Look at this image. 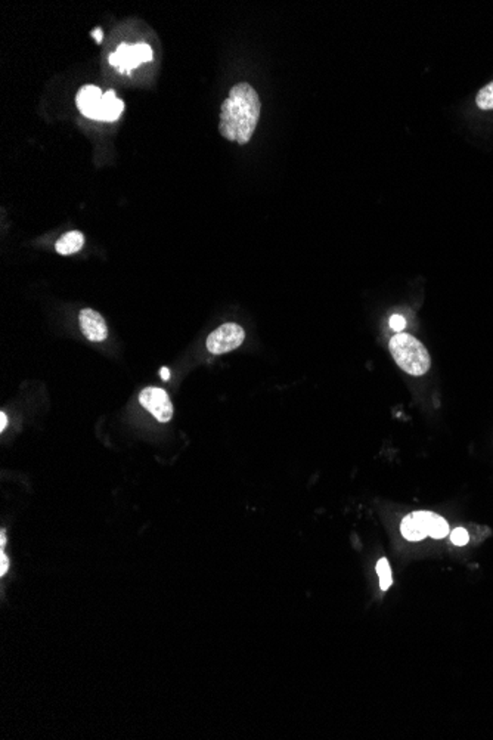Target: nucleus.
Returning <instances> with one entry per match:
<instances>
[{"instance_id":"obj_11","label":"nucleus","mask_w":493,"mask_h":740,"mask_svg":"<svg viewBox=\"0 0 493 740\" xmlns=\"http://www.w3.org/2000/svg\"><path fill=\"white\" fill-rule=\"evenodd\" d=\"M377 573H378V578H380V588L383 591H387L393 584L392 569H390V565H388L387 559H380L378 560V563H377Z\"/></svg>"},{"instance_id":"obj_2","label":"nucleus","mask_w":493,"mask_h":740,"mask_svg":"<svg viewBox=\"0 0 493 740\" xmlns=\"http://www.w3.org/2000/svg\"><path fill=\"white\" fill-rule=\"evenodd\" d=\"M388 349L399 368L410 376H424L431 366L427 347L414 336L398 333L390 340Z\"/></svg>"},{"instance_id":"obj_19","label":"nucleus","mask_w":493,"mask_h":740,"mask_svg":"<svg viewBox=\"0 0 493 740\" xmlns=\"http://www.w3.org/2000/svg\"><path fill=\"white\" fill-rule=\"evenodd\" d=\"M92 36L96 38V42L100 43L102 42V37H104V33H102L100 29H96L95 31H92Z\"/></svg>"},{"instance_id":"obj_4","label":"nucleus","mask_w":493,"mask_h":740,"mask_svg":"<svg viewBox=\"0 0 493 740\" xmlns=\"http://www.w3.org/2000/svg\"><path fill=\"white\" fill-rule=\"evenodd\" d=\"M139 402L151 413L160 423H167L173 417V405L170 398L164 389L160 387H147L143 389L139 395Z\"/></svg>"},{"instance_id":"obj_3","label":"nucleus","mask_w":493,"mask_h":740,"mask_svg":"<svg viewBox=\"0 0 493 740\" xmlns=\"http://www.w3.org/2000/svg\"><path fill=\"white\" fill-rule=\"evenodd\" d=\"M245 340L244 328L238 324H223L209 336L207 349L214 355H223L235 351Z\"/></svg>"},{"instance_id":"obj_1","label":"nucleus","mask_w":493,"mask_h":740,"mask_svg":"<svg viewBox=\"0 0 493 740\" xmlns=\"http://www.w3.org/2000/svg\"><path fill=\"white\" fill-rule=\"evenodd\" d=\"M260 98L249 83L235 85L220 107V135L232 142L249 143L259 123Z\"/></svg>"},{"instance_id":"obj_8","label":"nucleus","mask_w":493,"mask_h":740,"mask_svg":"<svg viewBox=\"0 0 493 740\" xmlns=\"http://www.w3.org/2000/svg\"><path fill=\"white\" fill-rule=\"evenodd\" d=\"M83 245H85V235L80 231H70L56 241L55 249H56V253H59L61 256H70V255L80 252L81 249H83Z\"/></svg>"},{"instance_id":"obj_9","label":"nucleus","mask_w":493,"mask_h":740,"mask_svg":"<svg viewBox=\"0 0 493 740\" xmlns=\"http://www.w3.org/2000/svg\"><path fill=\"white\" fill-rule=\"evenodd\" d=\"M400 532L402 535L408 540V541H422L424 538L428 537V533L425 530V526L422 525V522L414 515H409L406 516L403 520H402V525H400Z\"/></svg>"},{"instance_id":"obj_10","label":"nucleus","mask_w":493,"mask_h":740,"mask_svg":"<svg viewBox=\"0 0 493 740\" xmlns=\"http://www.w3.org/2000/svg\"><path fill=\"white\" fill-rule=\"evenodd\" d=\"M125 104L123 101L118 99L114 93V91H108L104 93V101H102V114L100 121H115L123 113Z\"/></svg>"},{"instance_id":"obj_13","label":"nucleus","mask_w":493,"mask_h":740,"mask_svg":"<svg viewBox=\"0 0 493 740\" xmlns=\"http://www.w3.org/2000/svg\"><path fill=\"white\" fill-rule=\"evenodd\" d=\"M132 52H133V56L137 61L139 66L142 63H148V61H152V49L148 45H145V43L133 45L132 46Z\"/></svg>"},{"instance_id":"obj_18","label":"nucleus","mask_w":493,"mask_h":740,"mask_svg":"<svg viewBox=\"0 0 493 740\" xmlns=\"http://www.w3.org/2000/svg\"><path fill=\"white\" fill-rule=\"evenodd\" d=\"M160 376H161L162 380H169V379H170V371H169V368H166V366L161 368V369H160Z\"/></svg>"},{"instance_id":"obj_14","label":"nucleus","mask_w":493,"mask_h":740,"mask_svg":"<svg viewBox=\"0 0 493 740\" xmlns=\"http://www.w3.org/2000/svg\"><path fill=\"white\" fill-rule=\"evenodd\" d=\"M468 540H469V535L464 528H457L450 533V541L458 547H464L468 543Z\"/></svg>"},{"instance_id":"obj_7","label":"nucleus","mask_w":493,"mask_h":740,"mask_svg":"<svg viewBox=\"0 0 493 740\" xmlns=\"http://www.w3.org/2000/svg\"><path fill=\"white\" fill-rule=\"evenodd\" d=\"M414 515L425 526L428 537L435 538V540H442L449 533V525L442 516L435 515V513H431V511H415Z\"/></svg>"},{"instance_id":"obj_15","label":"nucleus","mask_w":493,"mask_h":740,"mask_svg":"<svg viewBox=\"0 0 493 740\" xmlns=\"http://www.w3.org/2000/svg\"><path fill=\"white\" fill-rule=\"evenodd\" d=\"M405 324H406V321L400 315H393L392 318H390V327H392L396 333H400L403 330Z\"/></svg>"},{"instance_id":"obj_12","label":"nucleus","mask_w":493,"mask_h":740,"mask_svg":"<svg viewBox=\"0 0 493 740\" xmlns=\"http://www.w3.org/2000/svg\"><path fill=\"white\" fill-rule=\"evenodd\" d=\"M476 104L480 110H493V81H490L489 85L480 89V92L476 96Z\"/></svg>"},{"instance_id":"obj_5","label":"nucleus","mask_w":493,"mask_h":740,"mask_svg":"<svg viewBox=\"0 0 493 740\" xmlns=\"http://www.w3.org/2000/svg\"><path fill=\"white\" fill-rule=\"evenodd\" d=\"M102 101H104V93L93 85H86L81 88L76 98L77 107L81 114L92 120H100Z\"/></svg>"},{"instance_id":"obj_20","label":"nucleus","mask_w":493,"mask_h":740,"mask_svg":"<svg viewBox=\"0 0 493 740\" xmlns=\"http://www.w3.org/2000/svg\"><path fill=\"white\" fill-rule=\"evenodd\" d=\"M5 544H6V533H5V530L2 529V532H0V547H2V548H0V550H4Z\"/></svg>"},{"instance_id":"obj_16","label":"nucleus","mask_w":493,"mask_h":740,"mask_svg":"<svg viewBox=\"0 0 493 740\" xmlns=\"http://www.w3.org/2000/svg\"><path fill=\"white\" fill-rule=\"evenodd\" d=\"M8 569H9V559L6 557V554L4 553V550H0V575H2V577H5Z\"/></svg>"},{"instance_id":"obj_17","label":"nucleus","mask_w":493,"mask_h":740,"mask_svg":"<svg viewBox=\"0 0 493 740\" xmlns=\"http://www.w3.org/2000/svg\"><path fill=\"white\" fill-rule=\"evenodd\" d=\"M8 426V417L5 413H0V431H4Z\"/></svg>"},{"instance_id":"obj_6","label":"nucleus","mask_w":493,"mask_h":740,"mask_svg":"<svg viewBox=\"0 0 493 740\" xmlns=\"http://www.w3.org/2000/svg\"><path fill=\"white\" fill-rule=\"evenodd\" d=\"M80 328L88 340L99 343L108 337V328L105 319L93 309H83L78 315Z\"/></svg>"}]
</instances>
